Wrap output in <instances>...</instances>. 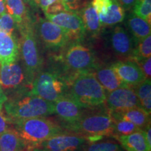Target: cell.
I'll list each match as a JSON object with an SVG mask.
<instances>
[{"mask_svg": "<svg viewBox=\"0 0 151 151\" xmlns=\"http://www.w3.org/2000/svg\"><path fill=\"white\" fill-rule=\"evenodd\" d=\"M6 11V1L5 0H0V16L2 15Z\"/></svg>", "mask_w": 151, "mask_h": 151, "instance_id": "f35d334b", "label": "cell"}, {"mask_svg": "<svg viewBox=\"0 0 151 151\" xmlns=\"http://www.w3.org/2000/svg\"><path fill=\"white\" fill-rule=\"evenodd\" d=\"M150 24L134 14L129 15L127 20V26L130 35L137 43L150 35Z\"/></svg>", "mask_w": 151, "mask_h": 151, "instance_id": "44dd1931", "label": "cell"}, {"mask_svg": "<svg viewBox=\"0 0 151 151\" xmlns=\"http://www.w3.org/2000/svg\"><path fill=\"white\" fill-rule=\"evenodd\" d=\"M151 57V36L137 42L134 51L132 59L134 61L139 60L146 59Z\"/></svg>", "mask_w": 151, "mask_h": 151, "instance_id": "484cf974", "label": "cell"}, {"mask_svg": "<svg viewBox=\"0 0 151 151\" xmlns=\"http://www.w3.org/2000/svg\"><path fill=\"white\" fill-rule=\"evenodd\" d=\"M65 11L66 9L63 2L62 1H59L49 6L43 12L45 14H56Z\"/></svg>", "mask_w": 151, "mask_h": 151, "instance_id": "d6a6232c", "label": "cell"}, {"mask_svg": "<svg viewBox=\"0 0 151 151\" xmlns=\"http://www.w3.org/2000/svg\"><path fill=\"white\" fill-rule=\"evenodd\" d=\"M132 9L134 14L151 23V0H137Z\"/></svg>", "mask_w": 151, "mask_h": 151, "instance_id": "f1b7e54d", "label": "cell"}, {"mask_svg": "<svg viewBox=\"0 0 151 151\" xmlns=\"http://www.w3.org/2000/svg\"><path fill=\"white\" fill-rule=\"evenodd\" d=\"M94 73L106 92H110L122 87H128L120 80L111 66L97 67Z\"/></svg>", "mask_w": 151, "mask_h": 151, "instance_id": "d6986e66", "label": "cell"}, {"mask_svg": "<svg viewBox=\"0 0 151 151\" xmlns=\"http://www.w3.org/2000/svg\"><path fill=\"white\" fill-rule=\"evenodd\" d=\"M45 16L48 20L65 30L69 40L80 41L86 35V28L78 12L65 11L56 14H45Z\"/></svg>", "mask_w": 151, "mask_h": 151, "instance_id": "9c48e42d", "label": "cell"}, {"mask_svg": "<svg viewBox=\"0 0 151 151\" xmlns=\"http://www.w3.org/2000/svg\"><path fill=\"white\" fill-rule=\"evenodd\" d=\"M114 120L109 111L84 114L76 122L63 124L64 129L85 136L89 141H97L104 136H113Z\"/></svg>", "mask_w": 151, "mask_h": 151, "instance_id": "5b68a950", "label": "cell"}, {"mask_svg": "<svg viewBox=\"0 0 151 151\" xmlns=\"http://www.w3.org/2000/svg\"><path fill=\"white\" fill-rule=\"evenodd\" d=\"M18 29L20 34L19 52L23 61L27 82L32 86L35 76L41 71L42 65L34 22L29 19L18 25Z\"/></svg>", "mask_w": 151, "mask_h": 151, "instance_id": "3957f363", "label": "cell"}, {"mask_svg": "<svg viewBox=\"0 0 151 151\" xmlns=\"http://www.w3.org/2000/svg\"><path fill=\"white\" fill-rule=\"evenodd\" d=\"M29 86L24 68L15 62L0 65V85L3 90L20 89L22 86Z\"/></svg>", "mask_w": 151, "mask_h": 151, "instance_id": "4fadbf2b", "label": "cell"}, {"mask_svg": "<svg viewBox=\"0 0 151 151\" xmlns=\"http://www.w3.org/2000/svg\"><path fill=\"white\" fill-rule=\"evenodd\" d=\"M5 1L6 10L14 19L17 26L31 19L23 0H5Z\"/></svg>", "mask_w": 151, "mask_h": 151, "instance_id": "cb8c5ba5", "label": "cell"}, {"mask_svg": "<svg viewBox=\"0 0 151 151\" xmlns=\"http://www.w3.org/2000/svg\"><path fill=\"white\" fill-rule=\"evenodd\" d=\"M109 43L115 53L125 58H132L137 45V42L129 32L121 26H116L111 30Z\"/></svg>", "mask_w": 151, "mask_h": 151, "instance_id": "5bb4252c", "label": "cell"}, {"mask_svg": "<svg viewBox=\"0 0 151 151\" xmlns=\"http://www.w3.org/2000/svg\"><path fill=\"white\" fill-rule=\"evenodd\" d=\"M4 107L11 122L54 114L52 102L30 92L7 99Z\"/></svg>", "mask_w": 151, "mask_h": 151, "instance_id": "7a4b0ae2", "label": "cell"}, {"mask_svg": "<svg viewBox=\"0 0 151 151\" xmlns=\"http://www.w3.org/2000/svg\"><path fill=\"white\" fill-rule=\"evenodd\" d=\"M11 123H12L11 120L7 118L0 109V134L10 129L9 126Z\"/></svg>", "mask_w": 151, "mask_h": 151, "instance_id": "836d02e7", "label": "cell"}, {"mask_svg": "<svg viewBox=\"0 0 151 151\" xmlns=\"http://www.w3.org/2000/svg\"><path fill=\"white\" fill-rule=\"evenodd\" d=\"M24 3H27L28 4L33 6V2H34V0H23Z\"/></svg>", "mask_w": 151, "mask_h": 151, "instance_id": "ab89813d", "label": "cell"}, {"mask_svg": "<svg viewBox=\"0 0 151 151\" xmlns=\"http://www.w3.org/2000/svg\"><path fill=\"white\" fill-rule=\"evenodd\" d=\"M134 90L137 94L141 107L147 113H151V81L150 78H146L141 83L138 85Z\"/></svg>", "mask_w": 151, "mask_h": 151, "instance_id": "d4e9b609", "label": "cell"}, {"mask_svg": "<svg viewBox=\"0 0 151 151\" xmlns=\"http://www.w3.org/2000/svg\"><path fill=\"white\" fill-rule=\"evenodd\" d=\"M145 132V137H146V141L148 143V146L151 147V128H150V124H149L147 127L145 128L144 129Z\"/></svg>", "mask_w": 151, "mask_h": 151, "instance_id": "74e56055", "label": "cell"}, {"mask_svg": "<svg viewBox=\"0 0 151 151\" xmlns=\"http://www.w3.org/2000/svg\"><path fill=\"white\" fill-rule=\"evenodd\" d=\"M12 123L25 144L31 146L37 147L52 136L65 132L60 124L46 117L18 120Z\"/></svg>", "mask_w": 151, "mask_h": 151, "instance_id": "277c9868", "label": "cell"}, {"mask_svg": "<svg viewBox=\"0 0 151 151\" xmlns=\"http://www.w3.org/2000/svg\"><path fill=\"white\" fill-rule=\"evenodd\" d=\"M105 103L110 111L125 110L136 106L141 107L137 94L131 87H122L106 93Z\"/></svg>", "mask_w": 151, "mask_h": 151, "instance_id": "7c38bea8", "label": "cell"}, {"mask_svg": "<svg viewBox=\"0 0 151 151\" xmlns=\"http://www.w3.org/2000/svg\"><path fill=\"white\" fill-rule=\"evenodd\" d=\"M91 4L102 27L120 23L125 18V10L118 0H92Z\"/></svg>", "mask_w": 151, "mask_h": 151, "instance_id": "8fae6325", "label": "cell"}, {"mask_svg": "<svg viewBox=\"0 0 151 151\" xmlns=\"http://www.w3.org/2000/svg\"><path fill=\"white\" fill-rule=\"evenodd\" d=\"M106 93L92 71L77 73L68 80L67 95L83 108L102 105Z\"/></svg>", "mask_w": 151, "mask_h": 151, "instance_id": "6da1fadb", "label": "cell"}, {"mask_svg": "<svg viewBox=\"0 0 151 151\" xmlns=\"http://www.w3.org/2000/svg\"><path fill=\"white\" fill-rule=\"evenodd\" d=\"M109 111L113 120L129 121L143 130L150 124V114L140 106L133 107L122 111Z\"/></svg>", "mask_w": 151, "mask_h": 151, "instance_id": "ac0fdd59", "label": "cell"}, {"mask_svg": "<svg viewBox=\"0 0 151 151\" xmlns=\"http://www.w3.org/2000/svg\"><path fill=\"white\" fill-rule=\"evenodd\" d=\"M7 99H8V97H7L6 94H5L3 88H1V85H0V109L1 110L2 109L4 104Z\"/></svg>", "mask_w": 151, "mask_h": 151, "instance_id": "8d00e7d4", "label": "cell"}, {"mask_svg": "<svg viewBox=\"0 0 151 151\" xmlns=\"http://www.w3.org/2000/svg\"><path fill=\"white\" fill-rule=\"evenodd\" d=\"M88 143L90 141L85 136L65 132L52 136L37 148L43 151H78Z\"/></svg>", "mask_w": 151, "mask_h": 151, "instance_id": "30bf717a", "label": "cell"}, {"mask_svg": "<svg viewBox=\"0 0 151 151\" xmlns=\"http://www.w3.org/2000/svg\"><path fill=\"white\" fill-rule=\"evenodd\" d=\"M59 1H62V0H34L33 6L40 7L44 11L49 6Z\"/></svg>", "mask_w": 151, "mask_h": 151, "instance_id": "e575fe53", "label": "cell"}, {"mask_svg": "<svg viewBox=\"0 0 151 151\" xmlns=\"http://www.w3.org/2000/svg\"><path fill=\"white\" fill-rule=\"evenodd\" d=\"M139 130H141V128L131 122L122 120H114V124H113V136L114 137L127 135L139 131Z\"/></svg>", "mask_w": 151, "mask_h": 151, "instance_id": "4316f807", "label": "cell"}, {"mask_svg": "<svg viewBox=\"0 0 151 151\" xmlns=\"http://www.w3.org/2000/svg\"><path fill=\"white\" fill-rule=\"evenodd\" d=\"M34 27L37 37L47 48L59 50L69 43V38L65 30L47 18H39L34 22Z\"/></svg>", "mask_w": 151, "mask_h": 151, "instance_id": "ba28073f", "label": "cell"}, {"mask_svg": "<svg viewBox=\"0 0 151 151\" xmlns=\"http://www.w3.org/2000/svg\"><path fill=\"white\" fill-rule=\"evenodd\" d=\"M52 104L54 114L63 120V124L72 123L86 114V108L81 106L67 94L52 102Z\"/></svg>", "mask_w": 151, "mask_h": 151, "instance_id": "2e32d148", "label": "cell"}, {"mask_svg": "<svg viewBox=\"0 0 151 151\" xmlns=\"http://www.w3.org/2000/svg\"><path fill=\"white\" fill-rule=\"evenodd\" d=\"M115 137L127 151H150L151 150V147L147 143L144 130L143 129L127 135Z\"/></svg>", "mask_w": 151, "mask_h": 151, "instance_id": "ffe728a7", "label": "cell"}, {"mask_svg": "<svg viewBox=\"0 0 151 151\" xmlns=\"http://www.w3.org/2000/svg\"><path fill=\"white\" fill-rule=\"evenodd\" d=\"M116 74L126 86L134 88L147 78L134 60L119 61L111 65Z\"/></svg>", "mask_w": 151, "mask_h": 151, "instance_id": "9a60e30c", "label": "cell"}, {"mask_svg": "<svg viewBox=\"0 0 151 151\" xmlns=\"http://www.w3.org/2000/svg\"><path fill=\"white\" fill-rule=\"evenodd\" d=\"M31 86L30 93L52 103L68 92L67 78L54 71H40L35 76Z\"/></svg>", "mask_w": 151, "mask_h": 151, "instance_id": "8992f818", "label": "cell"}, {"mask_svg": "<svg viewBox=\"0 0 151 151\" xmlns=\"http://www.w3.org/2000/svg\"><path fill=\"white\" fill-rule=\"evenodd\" d=\"M85 0H62L65 5L66 11L77 12L85 6Z\"/></svg>", "mask_w": 151, "mask_h": 151, "instance_id": "4dcf8cb0", "label": "cell"}, {"mask_svg": "<svg viewBox=\"0 0 151 151\" xmlns=\"http://www.w3.org/2000/svg\"><path fill=\"white\" fill-rule=\"evenodd\" d=\"M26 144L15 129L0 134V151H24Z\"/></svg>", "mask_w": 151, "mask_h": 151, "instance_id": "603a6c76", "label": "cell"}, {"mask_svg": "<svg viewBox=\"0 0 151 151\" xmlns=\"http://www.w3.org/2000/svg\"><path fill=\"white\" fill-rule=\"evenodd\" d=\"M19 52V41L15 35L0 30V65L16 62Z\"/></svg>", "mask_w": 151, "mask_h": 151, "instance_id": "e0dca14e", "label": "cell"}, {"mask_svg": "<svg viewBox=\"0 0 151 151\" xmlns=\"http://www.w3.org/2000/svg\"><path fill=\"white\" fill-rule=\"evenodd\" d=\"M63 58L66 67L74 71L75 74L92 71V69L98 67L94 52L80 41H73L71 43L66 49Z\"/></svg>", "mask_w": 151, "mask_h": 151, "instance_id": "52a82bcc", "label": "cell"}, {"mask_svg": "<svg viewBox=\"0 0 151 151\" xmlns=\"http://www.w3.org/2000/svg\"><path fill=\"white\" fill-rule=\"evenodd\" d=\"M141 67V70L144 73L147 78H150L151 76V58L146 59L139 60L135 61Z\"/></svg>", "mask_w": 151, "mask_h": 151, "instance_id": "1f68e13d", "label": "cell"}, {"mask_svg": "<svg viewBox=\"0 0 151 151\" xmlns=\"http://www.w3.org/2000/svg\"><path fill=\"white\" fill-rule=\"evenodd\" d=\"M124 10H130L133 8L137 0H118Z\"/></svg>", "mask_w": 151, "mask_h": 151, "instance_id": "d590c367", "label": "cell"}, {"mask_svg": "<svg viewBox=\"0 0 151 151\" xmlns=\"http://www.w3.org/2000/svg\"><path fill=\"white\" fill-rule=\"evenodd\" d=\"M33 151H43L41 150V149H40L39 148H35V149H34Z\"/></svg>", "mask_w": 151, "mask_h": 151, "instance_id": "60d3db41", "label": "cell"}, {"mask_svg": "<svg viewBox=\"0 0 151 151\" xmlns=\"http://www.w3.org/2000/svg\"><path fill=\"white\" fill-rule=\"evenodd\" d=\"M86 151H123L120 143L112 141L93 142L88 145Z\"/></svg>", "mask_w": 151, "mask_h": 151, "instance_id": "83f0119b", "label": "cell"}, {"mask_svg": "<svg viewBox=\"0 0 151 151\" xmlns=\"http://www.w3.org/2000/svg\"><path fill=\"white\" fill-rule=\"evenodd\" d=\"M78 14L82 19L86 31L93 36L99 35L102 25L100 23L99 16L91 3L86 4L78 11Z\"/></svg>", "mask_w": 151, "mask_h": 151, "instance_id": "7402d4cb", "label": "cell"}, {"mask_svg": "<svg viewBox=\"0 0 151 151\" xmlns=\"http://www.w3.org/2000/svg\"><path fill=\"white\" fill-rule=\"evenodd\" d=\"M18 29V26L13 17L5 13L0 16V30L5 32L14 35L15 31Z\"/></svg>", "mask_w": 151, "mask_h": 151, "instance_id": "f546056e", "label": "cell"}]
</instances>
